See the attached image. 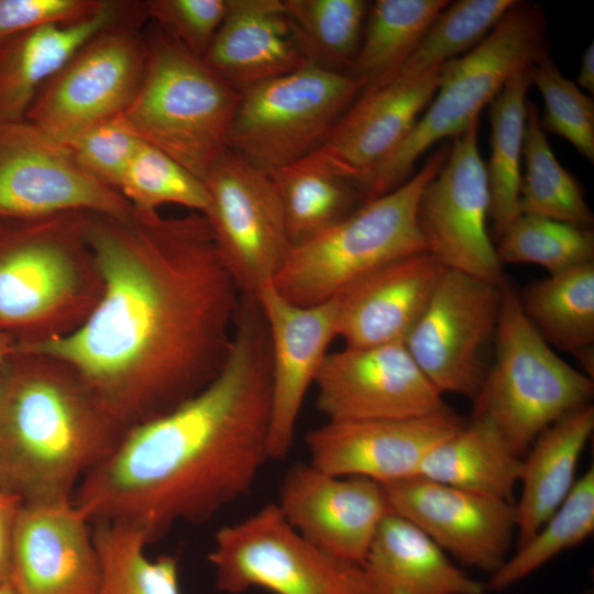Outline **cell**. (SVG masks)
<instances>
[{
	"instance_id": "obj_31",
	"label": "cell",
	"mask_w": 594,
	"mask_h": 594,
	"mask_svg": "<svg viewBox=\"0 0 594 594\" xmlns=\"http://www.w3.org/2000/svg\"><path fill=\"white\" fill-rule=\"evenodd\" d=\"M527 68L514 74L490 102L491 156L486 165L490 219L499 238L521 215L519 188L521 157L530 87Z\"/></svg>"
},
{
	"instance_id": "obj_28",
	"label": "cell",
	"mask_w": 594,
	"mask_h": 594,
	"mask_svg": "<svg viewBox=\"0 0 594 594\" xmlns=\"http://www.w3.org/2000/svg\"><path fill=\"white\" fill-rule=\"evenodd\" d=\"M522 458L515 454L487 420L472 417L435 446L417 476L513 502Z\"/></svg>"
},
{
	"instance_id": "obj_43",
	"label": "cell",
	"mask_w": 594,
	"mask_h": 594,
	"mask_svg": "<svg viewBox=\"0 0 594 594\" xmlns=\"http://www.w3.org/2000/svg\"><path fill=\"white\" fill-rule=\"evenodd\" d=\"M110 4L106 0H0V43L42 26L87 21Z\"/></svg>"
},
{
	"instance_id": "obj_34",
	"label": "cell",
	"mask_w": 594,
	"mask_h": 594,
	"mask_svg": "<svg viewBox=\"0 0 594 594\" xmlns=\"http://www.w3.org/2000/svg\"><path fill=\"white\" fill-rule=\"evenodd\" d=\"M100 560V582L95 594H182L175 557H147L150 544L142 531L114 522L92 524Z\"/></svg>"
},
{
	"instance_id": "obj_23",
	"label": "cell",
	"mask_w": 594,
	"mask_h": 594,
	"mask_svg": "<svg viewBox=\"0 0 594 594\" xmlns=\"http://www.w3.org/2000/svg\"><path fill=\"white\" fill-rule=\"evenodd\" d=\"M446 270L429 252H420L361 277L334 297L337 337L350 348L404 343Z\"/></svg>"
},
{
	"instance_id": "obj_24",
	"label": "cell",
	"mask_w": 594,
	"mask_h": 594,
	"mask_svg": "<svg viewBox=\"0 0 594 594\" xmlns=\"http://www.w3.org/2000/svg\"><path fill=\"white\" fill-rule=\"evenodd\" d=\"M202 59L239 92L308 63L283 0H228Z\"/></svg>"
},
{
	"instance_id": "obj_41",
	"label": "cell",
	"mask_w": 594,
	"mask_h": 594,
	"mask_svg": "<svg viewBox=\"0 0 594 594\" xmlns=\"http://www.w3.org/2000/svg\"><path fill=\"white\" fill-rule=\"evenodd\" d=\"M62 143L85 173L118 191L141 141L116 118L94 125Z\"/></svg>"
},
{
	"instance_id": "obj_3",
	"label": "cell",
	"mask_w": 594,
	"mask_h": 594,
	"mask_svg": "<svg viewBox=\"0 0 594 594\" xmlns=\"http://www.w3.org/2000/svg\"><path fill=\"white\" fill-rule=\"evenodd\" d=\"M127 431L66 362L15 351L0 377V490L22 503L73 501Z\"/></svg>"
},
{
	"instance_id": "obj_12",
	"label": "cell",
	"mask_w": 594,
	"mask_h": 594,
	"mask_svg": "<svg viewBox=\"0 0 594 594\" xmlns=\"http://www.w3.org/2000/svg\"><path fill=\"white\" fill-rule=\"evenodd\" d=\"M218 254L241 294L274 279L292 242L270 173L228 148L202 178Z\"/></svg>"
},
{
	"instance_id": "obj_10",
	"label": "cell",
	"mask_w": 594,
	"mask_h": 594,
	"mask_svg": "<svg viewBox=\"0 0 594 594\" xmlns=\"http://www.w3.org/2000/svg\"><path fill=\"white\" fill-rule=\"evenodd\" d=\"M363 88L311 63L256 84L241 92L228 148L267 173L293 164L322 143Z\"/></svg>"
},
{
	"instance_id": "obj_26",
	"label": "cell",
	"mask_w": 594,
	"mask_h": 594,
	"mask_svg": "<svg viewBox=\"0 0 594 594\" xmlns=\"http://www.w3.org/2000/svg\"><path fill=\"white\" fill-rule=\"evenodd\" d=\"M136 3L111 1L99 15L46 25L0 43V123L24 120L42 86L91 36L124 18Z\"/></svg>"
},
{
	"instance_id": "obj_45",
	"label": "cell",
	"mask_w": 594,
	"mask_h": 594,
	"mask_svg": "<svg viewBox=\"0 0 594 594\" xmlns=\"http://www.w3.org/2000/svg\"><path fill=\"white\" fill-rule=\"evenodd\" d=\"M590 94L594 92V43L592 42L581 56L579 74L575 82Z\"/></svg>"
},
{
	"instance_id": "obj_25",
	"label": "cell",
	"mask_w": 594,
	"mask_h": 594,
	"mask_svg": "<svg viewBox=\"0 0 594 594\" xmlns=\"http://www.w3.org/2000/svg\"><path fill=\"white\" fill-rule=\"evenodd\" d=\"M372 594H486L405 518L389 512L361 562Z\"/></svg>"
},
{
	"instance_id": "obj_11",
	"label": "cell",
	"mask_w": 594,
	"mask_h": 594,
	"mask_svg": "<svg viewBox=\"0 0 594 594\" xmlns=\"http://www.w3.org/2000/svg\"><path fill=\"white\" fill-rule=\"evenodd\" d=\"M143 2L86 41L42 86L25 120L59 142L116 119L132 101L146 64Z\"/></svg>"
},
{
	"instance_id": "obj_38",
	"label": "cell",
	"mask_w": 594,
	"mask_h": 594,
	"mask_svg": "<svg viewBox=\"0 0 594 594\" xmlns=\"http://www.w3.org/2000/svg\"><path fill=\"white\" fill-rule=\"evenodd\" d=\"M498 260L536 264L549 275L594 262V233L550 218L521 213L498 238Z\"/></svg>"
},
{
	"instance_id": "obj_47",
	"label": "cell",
	"mask_w": 594,
	"mask_h": 594,
	"mask_svg": "<svg viewBox=\"0 0 594 594\" xmlns=\"http://www.w3.org/2000/svg\"><path fill=\"white\" fill-rule=\"evenodd\" d=\"M0 594H20L9 583H0Z\"/></svg>"
},
{
	"instance_id": "obj_20",
	"label": "cell",
	"mask_w": 594,
	"mask_h": 594,
	"mask_svg": "<svg viewBox=\"0 0 594 594\" xmlns=\"http://www.w3.org/2000/svg\"><path fill=\"white\" fill-rule=\"evenodd\" d=\"M278 508L289 525L318 548L361 563L391 512L383 484L338 476L297 463L279 487Z\"/></svg>"
},
{
	"instance_id": "obj_35",
	"label": "cell",
	"mask_w": 594,
	"mask_h": 594,
	"mask_svg": "<svg viewBox=\"0 0 594 594\" xmlns=\"http://www.w3.org/2000/svg\"><path fill=\"white\" fill-rule=\"evenodd\" d=\"M308 63L348 74L360 48L370 2L283 0Z\"/></svg>"
},
{
	"instance_id": "obj_16",
	"label": "cell",
	"mask_w": 594,
	"mask_h": 594,
	"mask_svg": "<svg viewBox=\"0 0 594 594\" xmlns=\"http://www.w3.org/2000/svg\"><path fill=\"white\" fill-rule=\"evenodd\" d=\"M327 421L399 419L450 409L404 343L328 353L315 380Z\"/></svg>"
},
{
	"instance_id": "obj_14",
	"label": "cell",
	"mask_w": 594,
	"mask_h": 594,
	"mask_svg": "<svg viewBox=\"0 0 594 594\" xmlns=\"http://www.w3.org/2000/svg\"><path fill=\"white\" fill-rule=\"evenodd\" d=\"M479 122L453 138L442 167L420 196L417 221L426 251L447 270L501 286L506 278L487 231L490 190Z\"/></svg>"
},
{
	"instance_id": "obj_42",
	"label": "cell",
	"mask_w": 594,
	"mask_h": 594,
	"mask_svg": "<svg viewBox=\"0 0 594 594\" xmlns=\"http://www.w3.org/2000/svg\"><path fill=\"white\" fill-rule=\"evenodd\" d=\"M143 7L147 20L202 58L224 19L228 0H148Z\"/></svg>"
},
{
	"instance_id": "obj_37",
	"label": "cell",
	"mask_w": 594,
	"mask_h": 594,
	"mask_svg": "<svg viewBox=\"0 0 594 594\" xmlns=\"http://www.w3.org/2000/svg\"><path fill=\"white\" fill-rule=\"evenodd\" d=\"M515 2L450 1L430 24L410 56L388 79L421 76L468 53L493 30Z\"/></svg>"
},
{
	"instance_id": "obj_4",
	"label": "cell",
	"mask_w": 594,
	"mask_h": 594,
	"mask_svg": "<svg viewBox=\"0 0 594 594\" xmlns=\"http://www.w3.org/2000/svg\"><path fill=\"white\" fill-rule=\"evenodd\" d=\"M86 211L0 219V331L36 343L77 330L103 280L86 235Z\"/></svg>"
},
{
	"instance_id": "obj_32",
	"label": "cell",
	"mask_w": 594,
	"mask_h": 594,
	"mask_svg": "<svg viewBox=\"0 0 594 594\" xmlns=\"http://www.w3.org/2000/svg\"><path fill=\"white\" fill-rule=\"evenodd\" d=\"M270 175L292 245L320 233L365 201L355 185L307 156Z\"/></svg>"
},
{
	"instance_id": "obj_17",
	"label": "cell",
	"mask_w": 594,
	"mask_h": 594,
	"mask_svg": "<svg viewBox=\"0 0 594 594\" xmlns=\"http://www.w3.org/2000/svg\"><path fill=\"white\" fill-rule=\"evenodd\" d=\"M389 510L462 564L493 574L516 537L515 503L422 476L383 484Z\"/></svg>"
},
{
	"instance_id": "obj_8",
	"label": "cell",
	"mask_w": 594,
	"mask_h": 594,
	"mask_svg": "<svg viewBox=\"0 0 594 594\" xmlns=\"http://www.w3.org/2000/svg\"><path fill=\"white\" fill-rule=\"evenodd\" d=\"M502 294L495 360L473 400L472 417L492 424L524 458L543 430L591 404L594 383L540 337L507 280Z\"/></svg>"
},
{
	"instance_id": "obj_19",
	"label": "cell",
	"mask_w": 594,
	"mask_h": 594,
	"mask_svg": "<svg viewBox=\"0 0 594 594\" xmlns=\"http://www.w3.org/2000/svg\"><path fill=\"white\" fill-rule=\"evenodd\" d=\"M264 315L271 346L270 460L290 452L305 396L337 337V300L296 305L284 298L273 282L255 294Z\"/></svg>"
},
{
	"instance_id": "obj_44",
	"label": "cell",
	"mask_w": 594,
	"mask_h": 594,
	"mask_svg": "<svg viewBox=\"0 0 594 594\" xmlns=\"http://www.w3.org/2000/svg\"><path fill=\"white\" fill-rule=\"evenodd\" d=\"M22 501L0 490V583L9 582L13 527Z\"/></svg>"
},
{
	"instance_id": "obj_39",
	"label": "cell",
	"mask_w": 594,
	"mask_h": 594,
	"mask_svg": "<svg viewBox=\"0 0 594 594\" xmlns=\"http://www.w3.org/2000/svg\"><path fill=\"white\" fill-rule=\"evenodd\" d=\"M132 213L146 218L164 205L204 213L208 195L200 178L162 151L141 141L118 187Z\"/></svg>"
},
{
	"instance_id": "obj_13",
	"label": "cell",
	"mask_w": 594,
	"mask_h": 594,
	"mask_svg": "<svg viewBox=\"0 0 594 594\" xmlns=\"http://www.w3.org/2000/svg\"><path fill=\"white\" fill-rule=\"evenodd\" d=\"M503 285L446 270L406 338L414 361L442 395L471 400L479 395L488 371L485 351L497 331Z\"/></svg>"
},
{
	"instance_id": "obj_7",
	"label": "cell",
	"mask_w": 594,
	"mask_h": 594,
	"mask_svg": "<svg viewBox=\"0 0 594 594\" xmlns=\"http://www.w3.org/2000/svg\"><path fill=\"white\" fill-rule=\"evenodd\" d=\"M547 34L541 7L516 0L474 48L443 64L428 107L360 187L365 200L402 185L432 145L463 133L514 74L549 52Z\"/></svg>"
},
{
	"instance_id": "obj_9",
	"label": "cell",
	"mask_w": 594,
	"mask_h": 594,
	"mask_svg": "<svg viewBox=\"0 0 594 594\" xmlns=\"http://www.w3.org/2000/svg\"><path fill=\"white\" fill-rule=\"evenodd\" d=\"M216 587L227 594H372L361 563L312 544L268 504L220 528L208 553Z\"/></svg>"
},
{
	"instance_id": "obj_29",
	"label": "cell",
	"mask_w": 594,
	"mask_h": 594,
	"mask_svg": "<svg viewBox=\"0 0 594 594\" xmlns=\"http://www.w3.org/2000/svg\"><path fill=\"white\" fill-rule=\"evenodd\" d=\"M519 300L540 337L576 356L593 377L594 262L534 282Z\"/></svg>"
},
{
	"instance_id": "obj_46",
	"label": "cell",
	"mask_w": 594,
	"mask_h": 594,
	"mask_svg": "<svg viewBox=\"0 0 594 594\" xmlns=\"http://www.w3.org/2000/svg\"><path fill=\"white\" fill-rule=\"evenodd\" d=\"M16 340L9 333L0 331V377L9 359L15 352Z\"/></svg>"
},
{
	"instance_id": "obj_30",
	"label": "cell",
	"mask_w": 594,
	"mask_h": 594,
	"mask_svg": "<svg viewBox=\"0 0 594 594\" xmlns=\"http://www.w3.org/2000/svg\"><path fill=\"white\" fill-rule=\"evenodd\" d=\"M450 3L448 0H376L370 4L356 57L348 75L364 88L383 84L406 62Z\"/></svg>"
},
{
	"instance_id": "obj_6",
	"label": "cell",
	"mask_w": 594,
	"mask_h": 594,
	"mask_svg": "<svg viewBox=\"0 0 594 594\" xmlns=\"http://www.w3.org/2000/svg\"><path fill=\"white\" fill-rule=\"evenodd\" d=\"M449 147L439 146L395 189L363 201L331 227L293 245L272 280L276 290L296 305L320 304L389 262L427 252L417 221L418 204Z\"/></svg>"
},
{
	"instance_id": "obj_5",
	"label": "cell",
	"mask_w": 594,
	"mask_h": 594,
	"mask_svg": "<svg viewBox=\"0 0 594 594\" xmlns=\"http://www.w3.org/2000/svg\"><path fill=\"white\" fill-rule=\"evenodd\" d=\"M145 41L142 80L117 119L202 180L228 150L241 92L155 24Z\"/></svg>"
},
{
	"instance_id": "obj_36",
	"label": "cell",
	"mask_w": 594,
	"mask_h": 594,
	"mask_svg": "<svg viewBox=\"0 0 594 594\" xmlns=\"http://www.w3.org/2000/svg\"><path fill=\"white\" fill-rule=\"evenodd\" d=\"M594 531V468L574 486L537 532L488 576L487 591H504L522 581L561 552L574 548Z\"/></svg>"
},
{
	"instance_id": "obj_33",
	"label": "cell",
	"mask_w": 594,
	"mask_h": 594,
	"mask_svg": "<svg viewBox=\"0 0 594 594\" xmlns=\"http://www.w3.org/2000/svg\"><path fill=\"white\" fill-rule=\"evenodd\" d=\"M522 157L525 170L519 188L520 212L591 228L594 216L584 191L552 152L538 109L530 100L527 103Z\"/></svg>"
},
{
	"instance_id": "obj_18",
	"label": "cell",
	"mask_w": 594,
	"mask_h": 594,
	"mask_svg": "<svg viewBox=\"0 0 594 594\" xmlns=\"http://www.w3.org/2000/svg\"><path fill=\"white\" fill-rule=\"evenodd\" d=\"M464 424L450 408L411 418L326 421L305 440L316 468L388 484L417 476L429 451Z\"/></svg>"
},
{
	"instance_id": "obj_2",
	"label": "cell",
	"mask_w": 594,
	"mask_h": 594,
	"mask_svg": "<svg viewBox=\"0 0 594 594\" xmlns=\"http://www.w3.org/2000/svg\"><path fill=\"white\" fill-rule=\"evenodd\" d=\"M271 346L255 295L242 294L215 378L172 410L128 429L73 502L91 524L139 529L148 543L244 497L270 460Z\"/></svg>"
},
{
	"instance_id": "obj_21",
	"label": "cell",
	"mask_w": 594,
	"mask_h": 594,
	"mask_svg": "<svg viewBox=\"0 0 594 594\" xmlns=\"http://www.w3.org/2000/svg\"><path fill=\"white\" fill-rule=\"evenodd\" d=\"M100 560L92 524L69 502L22 503L9 583L20 594H95Z\"/></svg>"
},
{
	"instance_id": "obj_40",
	"label": "cell",
	"mask_w": 594,
	"mask_h": 594,
	"mask_svg": "<svg viewBox=\"0 0 594 594\" xmlns=\"http://www.w3.org/2000/svg\"><path fill=\"white\" fill-rule=\"evenodd\" d=\"M544 103L540 119L544 131L569 141L590 163L594 162V101L559 69L549 52L527 67Z\"/></svg>"
},
{
	"instance_id": "obj_27",
	"label": "cell",
	"mask_w": 594,
	"mask_h": 594,
	"mask_svg": "<svg viewBox=\"0 0 594 594\" xmlns=\"http://www.w3.org/2000/svg\"><path fill=\"white\" fill-rule=\"evenodd\" d=\"M594 430L588 404L543 430L522 458L516 508V548L528 541L575 484L579 460Z\"/></svg>"
},
{
	"instance_id": "obj_15",
	"label": "cell",
	"mask_w": 594,
	"mask_h": 594,
	"mask_svg": "<svg viewBox=\"0 0 594 594\" xmlns=\"http://www.w3.org/2000/svg\"><path fill=\"white\" fill-rule=\"evenodd\" d=\"M72 211L132 213L129 202L85 173L62 142L25 119L0 123V219Z\"/></svg>"
},
{
	"instance_id": "obj_1",
	"label": "cell",
	"mask_w": 594,
	"mask_h": 594,
	"mask_svg": "<svg viewBox=\"0 0 594 594\" xmlns=\"http://www.w3.org/2000/svg\"><path fill=\"white\" fill-rule=\"evenodd\" d=\"M103 280L74 332L15 351L70 365L128 429L208 385L232 340L241 293L202 213L125 218L87 212Z\"/></svg>"
},
{
	"instance_id": "obj_22",
	"label": "cell",
	"mask_w": 594,
	"mask_h": 594,
	"mask_svg": "<svg viewBox=\"0 0 594 594\" xmlns=\"http://www.w3.org/2000/svg\"><path fill=\"white\" fill-rule=\"evenodd\" d=\"M442 66L421 76L393 77L363 89L322 143L306 156L360 189L428 107L437 91Z\"/></svg>"
}]
</instances>
